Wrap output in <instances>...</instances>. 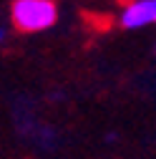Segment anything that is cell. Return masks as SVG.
Wrapping results in <instances>:
<instances>
[{
  "label": "cell",
  "instance_id": "7a4b0ae2",
  "mask_svg": "<svg viewBox=\"0 0 156 159\" xmlns=\"http://www.w3.org/2000/svg\"><path fill=\"white\" fill-rule=\"evenodd\" d=\"M156 23V0H133L121 13V28L136 30Z\"/></svg>",
  "mask_w": 156,
  "mask_h": 159
},
{
  "label": "cell",
  "instance_id": "3957f363",
  "mask_svg": "<svg viewBox=\"0 0 156 159\" xmlns=\"http://www.w3.org/2000/svg\"><path fill=\"white\" fill-rule=\"evenodd\" d=\"M3 38H5V30H3V28H0V43H3Z\"/></svg>",
  "mask_w": 156,
  "mask_h": 159
},
{
  "label": "cell",
  "instance_id": "6da1fadb",
  "mask_svg": "<svg viewBox=\"0 0 156 159\" xmlns=\"http://www.w3.org/2000/svg\"><path fill=\"white\" fill-rule=\"evenodd\" d=\"M10 20L18 33H41L55 25L58 5L53 0H13Z\"/></svg>",
  "mask_w": 156,
  "mask_h": 159
}]
</instances>
